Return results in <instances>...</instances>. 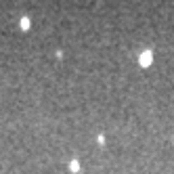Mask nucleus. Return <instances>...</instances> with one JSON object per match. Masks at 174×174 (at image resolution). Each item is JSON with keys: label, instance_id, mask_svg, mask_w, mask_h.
<instances>
[{"label": "nucleus", "instance_id": "nucleus-1", "mask_svg": "<svg viewBox=\"0 0 174 174\" xmlns=\"http://www.w3.org/2000/svg\"><path fill=\"white\" fill-rule=\"evenodd\" d=\"M151 61H153L151 53H143V57H141V65H143V67H147V65H151Z\"/></svg>", "mask_w": 174, "mask_h": 174}, {"label": "nucleus", "instance_id": "nucleus-2", "mask_svg": "<svg viewBox=\"0 0 174 174\" xmlns=\"http://www.w3.org/2000/svg\"><path fill=\"white\" fill-rule=\"evenodd\" d=\"M28 28H29V19L23 17V19H21V29H28Z\"/></svg>", "mask_w": 174, "mask_h": 174}, {"label": "nucleus", "instance_id": "nucleus-3", "mask_svg": "<svg viewBox=\"0 0 174 174\" xmlns=\"http://www.w3.org/2000/svg\"><path fill=\"white\" fill-rule=\"evenodd\" d=\"M69 168L74 170V172H78V168H80V166H78V161H71V164H69Z\"/></svg>", "mask_w": 174, "mask_h": 174}]
</instances>
